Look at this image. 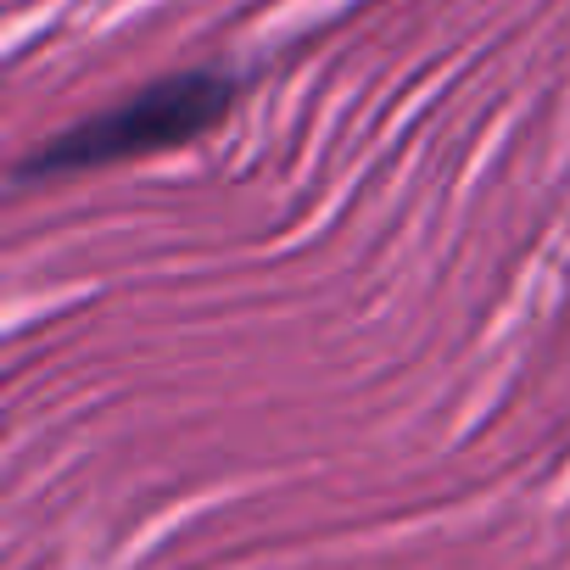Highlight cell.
Instances as JSON below:
<instances>
[{
	"label": "cell",
	"instance_id": "6da1fadb",
	"mask_svg": "<svg viewBox=\"0 0 570 570\" xmlns=\"http://www.w3.org/2000/svg\"><path fill=\"white\" fill-rule=\"evenodd\" d=\"M246 79L224 62H202V68H179L163 73L129 96H118L112 107L35 140L18 163H12V185H62V179H85V174H107L140 157H163L179 146L207 140L213 129H224L240 107Z\"/></svg>",
	"mask_w": 570,
	"mask_h": 570
}]
</instances>
